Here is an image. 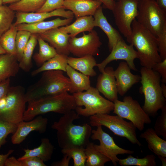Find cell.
<instances>
[{
  "instance_id": "obj_1",
  "label": "cell",
  "mask_w": 166,
  "mask_h": 166,
  "mask_svg": "<svg viewBox=\"0 0 166 166\" xmlns=\"http://www.w3.org/2000/svg\"><path fill=\"white\" fill-rule=\"evenodd\" d=\"M75 110L64 114L58 121L51 126L57 131L59 147L64 148L73 147L85 148L89 142L92 129L91 126L85 123L81 126L75 125L73 122L80 118Z\"/></svg>"
},
{
  "instance_id": "obj_2",
  "label": "cell",
  "mask_w": 166,
  "mask_h": 166,
  "mask_svg": "<svg viewBox=\"0 0 166 166\" xmlns=\"http://www.w3.org/2000/svg\"><path fill=\"white\" fill-rule=\"evenodd\" d=\"M126 39L136 49L142 67L152 69L162 61L158 51L157 38L136 19L132 23V32Z\"/></svg>"
},
{
  "instance_id": "obj_3",
  "label": "cell",
  "mask_w": 166,
  "mask_h": 166,
  "mask_svg": "<svg viewBox=\"0 0 166 166\" xmlns=\"http://www.w3.org/2000/svg\"><path fill=\"white\" fill-rule=\"evenodd\" d=\"M63 72L59 70L43 72L39 80L30 86L25 93L26 102L69 92L70 81L64 75Z\"/></svg>"
},
{
  "instance_id": "obj_4",
  "label": "cell",
  "mask_w": 166,
  "mask_h": 166,
  "mask_svg": "<svg viewBox=\"0 0 166 166\" xmlns=\"http://www.w3.org/2000/svg\"><path fill=\"white\" fill-rule=\"evenodd\" d=\"M140 72L142 85L139 92L144 97L142 107L149 116L155 117L158 110L166 105V98L161 91V76L152 69L145 67H141Z\"/></svg>"
},
{
  "instance_id": "obj_5",
  "label": "cell",
  "mask_w": 166,
  "mask_h": 166,
  "mask_svg": "<svg viewBox=\"0 0 166 166\" xmlns=\"http://www.w3.org/2000/svg\"><path fill=\"white\" fill-rule=\"evenodd\" d=\"M28 103L24 114L23 120L25 121H30L37 116L50 112L64 114L75 110L77 107L73 96L68 92Z\"/></svg>"
},
{
  "instance_id": "obj_6",
  "label": "cell",
  "mask_w": 166,
  "mask_h": 166,
  "mask_svg": "<svg viewBox=\"0 0 166 166\" xmlns=\"http://www.w3.org/2000/svg\"><path fill=\"white\" fill-rule=\"evenodd\" d=\"M79 115L90 117L99 114H109L114 109V103L100 94L96 88L91 86L85 92L73 93Z\"/></svg>"
},
{
  "instance_id": "obj_7",
  "label": "cell",
  "mask_w": 166,
  "mask_h": 166,
  "mask_svg": "<svg viewBox=\"0 0 166 166\" xmlns=\"http://www.w3.org/2000/svg\"><path fill=\"white\" fill-rule=\"evenodd\" d=\"M137 22L157 37L166 27V13L156 0H138Z\"/></svg>"
},
{
  "instance_id": "obj_8",
  "label": "cell",
  "mask_w": 166,
  "mask_h": 166,
  "mask_svg": "<svg viewBox=\"0 0 166 166\" xmlns=\"http://www.w3.org/2000/svg\"><path fill=\"white\" fill-rule=\"evenodd\" d=\"M91 126H103L115 135L126 138L131 143L139 146L142 144L137 137L136 128L131 122H128L120 116L103 113L90 117Z\"/></svg>"
},
{
  "instance_id": "obj_9",
  "label": "cell",
  "mask_w": 166,
  "mask_h": 166,
  "mask_svg": "<svg viewBox=\"0 0 166 166\" xmlns=\"http://www.w3.org/2000/svg\"><path fill=\"white\" fill-rule=\"evenodd\" d=\"M113 103V113L130 121L139 131L143 130L145 124L151 123L150 116L131 96H125L123 101L117 99Z\"/></svg>"
},
{
  "instance_id": "obj_10",
  "label": "cell",
  "mask_w": 166,
  "mask_h": 166,
  "mask_svg": "<svg viewBox=\"0 0 166 166\" xmlns=\"http://www.w3.org/2000/svg\"><path fill=\"white\" fill-rule=\"evenodd\" d=\"M24 88L21 86L10 87L6 95V107L0 118L17 124L23 121L27 103Z\"/></svg>"
},
{
  "instance_id": "obj_11",
  "label": "cell",
  "mask_w": 166,
  "mask_h": 166,
  "mask_svg": "<svg viewBox=\"0 0 166 166\" xmlns=\"http://www.w3.org/2000/svg\"><path fill=\"white\" fill-rule=\"evenodd\" d=\"M112 11L120 32L128 38L132 32V24L138 14V0H117Z\"/></svg>"
},
{
  "instance_id": "obj_12",
  "label": "cell",
  "mask_w": 166,
  "mask_h": 166,
  "mask_svg": "<svg viewBox=\"0 0 166 166\" xmlns=\"http://www.w3.org/2000/svg\"><path fill=\"white\" fill-rule=\"evenodd\" d=\"M97 127L96 130H92L90 137L93 140H98L100 144H94V147L96 149L109 158L113 165H117L119 160L117 155L131 154L134 152L133 150L124 149L116 144L113 137L103 130L101 126Z\"/></svg>"
},
{
  "instance_id": "obj_13",
  "label": "cell",
  "mask_w": 166,
  "mask_h": 166,
  "mask_svg": "<svg viewBox=\"0 0 166 166\" xmlns=\"http://www.w3.org/2000/svg\"><path fill=\"white\" fill-rule=\"evenodd\" d=\"M102 45L97 32L93 30L86 34L83 32L82 36L70 38L69 50L74 56L81 57L88 55H97Z\"/></svg>"
},
{
  "instance_id": "obj_14",
  "label": "cell",
  "mask_w": 166,
  "mask_h": 166,
  "mask_svg": "<svg viewBox=\"0 0 166 166\" xmlns=\"http://www.w3.org/2000/svg\"><path fill=\"white\" fill-rule=\"evenodd\" d=\"M136 58H138V54L133 46L131 44L128 45L123 39L117 42L110 54L101 62L97 63L96 66L101 73L110 62L121 60L125 61L131 69L136 71L134 63V60Z\"/></svg>"
},
{
  "instance_id": "obj_15",
  "label": "cell",
  "mask_w": 166,
  "mask_h": 166,
  "mask_svg": "<svg viewBox=\"0 0 166 166\" xmlns=\"http://www.w3.org/2000/svg\"><path fill=\"white\" fill-rule=\"evenodd\" d=\"M48 123L47 118L40 115L30 121H22L17 124V129L11 137L12 143L14 144L21 143L33 131H37L41 133H45Z\"/></svg>"
},
{
  "instance_id": "obj_16",
  "label": "cell",
  "mask_w": 166,
  "mask_h": 166,
  "mask_svg": "<svg viewBox=\"0 0 166 166\" xmlns=\"http://www.w3.org/2000/svg\"><path fill=\"white\" fill-rule=\"evenodd\" d=\"M127 63H120L116 69L114 70V75L118 94L124 96L134 85L140 81V76L133 74Z\"/></svg>"
},
{
  "instance_id": "obj_17",
  "label": "cell",
  "mask_w": 166,
  "mask_h": 166,
  "mask_svg": "<svg viewBox=\"0 0 166 166\" xmlns=\"http://www.w3.org/2000/svg\"><path fill=\"white\" fill-rule=\"evenodd\" d=\"M96 88L110 101L113 102L118 99V93L113 67H105L104 71L98 77Z\"/></svg>"
},
{
  "instance_id": "obj_18",
  "label": "cell",
  "mask_w": 166,
  "mask_h": 166,
  "mask_svg": "<svg viewBox=\"0 0 166 166\" xmlns=\"http://www.w3.org/2000/svg\"><path fill=\"white\" fill-rule=\"evenodd\" d=\"M74 16L72 11L69 10L66 11L64 8L49 12L24 13L17 12L15 13L16 20L13 24L16 26L22 23L30 24L37 22L54 16H60L69 18H73Z\"/></svg>"
},
{
  "instance_id": "obj_19",
  "label": "cell",
  "mask_w": 166,
  "mask_h": 166,
  "mask_svg": "<svg viewBox=\"0 0 166 166\" xmlns=\"http://www.w3.org/2000/svg\"><path fill=\"white\" fill-rule=\"evenodd\" d=\"M43 40L49 42L54 48L57 53L68 55L69 34L61 31L59 27L54 28L37 34Z\"/></svg>"
},
{
  "instance_id": "obj_20",
  "label": "cell",
  "mask_w": 166,
  "mask_h": 166,
  "mask_svg": "<svg viewBox=\"0 0 166 166\" xmlns=\"http://www.w3.org/2000/svg\"><path fill=\"white\" fill-rule=\"evenodd\" d=\"M102 3L94 0H64L63 6L72 11L76 18L87 16H93Z\"/></svg>"
},
{
  "instance_id": "obj_21",
  "label": "cell",
  "mask_w": 166,
  "mask_h": 166,
  "mask_svg": "<svg viewBox=\"0 0 166 166\" xmlns=\"http://www.w3.org/2000/svg\"><path fill=\"white\" fill-rule=\"evenodd\" d=\"M140 138L146 141L149 149L157 155L162 166L166 165V141L159 137L152 128H149L141 133Z\"/></svg>"
},
{
  "instance_id": "obj_22",
  "label": "cell",
  "mask_w": 166,
  "mask_h": 166,
  "mask_svg": "<svg viewBox=\"0 0 166 166\" xmlns=\"http://www.w3.org/2000/svg\"><path fill=\"white\" fill-rule=\"evenodd\" d=\"M95 27H100L105 34L108 39V47L111 52L117 42L123 38L119 31L108 22L103 11L102 7H100L94 15Z\"/></svg>"
},
{
  "instance_id": "obj_23",
  "label": "cell",
  "mask_w": 166,
  "mask_h": 166,
  "mask_svg": "<svg viewBox=\"0 0 166 166\" xmlns=\"http://www.w3.org/2000/svg\"><path fill=\"white\" fill-rule=\"evenodd\" d=\"M73 19V18L64 19L57 18L49 21H42L30 24L22 23L16 26L18 30H26L31 34H38L52 29L68 25L72 22Z\"/></svg>"
},
{
  "instance_id": "obj_24",
  "label": "cell",
  "mask_w": 166,
  "mask_h": 166,
  "mask_svg": "<svg viewBox=\"0 0 166 166\" xmlns=\"http://www.w3.org/2000/svg\"><path fill=\"white\" fill-rule=\"evenodd\" d=\"M95 27L94 17L92 16H87L77 18L72 24L59 28L62 32L69 34L70 38H73L81 33L89 32Z\"/></svg>"
},
{
  "instance_id": "obj_25",
  "label": "cell",
  "mask_w": 166,
  "mask_h": 166,
  "mask_svg": "<svg viewBox=\"0 0 166 166\" xmlns=\"http://www.w3.org/2000/svg\"><path fill=\"white\" fill-rule=\"evenodd\" d=\"M68 64L86 75L92 77L97 75L93 68L96 66L97 63L93 56L88 55L78 58L68 57Z\"/></svg>"
},
{
  "instance_id": "obj_26",
  "label": "cell",
  "mask_w": 166,
  "mask_h": 166,
  "mask_svg": "<svg viewBox=\"0 0 166 166\" xmlns=\"http://www.w3.org/2000/svg\"><path fill=\"white\" fill-rule=\"evenodd\" d=\"M18 61L16 56L0 54V82L17 75L20 69Z\"/></svg>"
},
{
  "instance_id": "obj_27",
  "label": "cell",
  "mask_w": 166,
  "mask_h": 166,
  "mask_svg": "<svg viewBox=\"0 0 166 166\" xmlns=\"http://www.w3.org/2000/svg\"><path fill=\"white\" fill-rule=\"evenodd\" d=\"M66 72L71 82L70 93L83 92L91 87L89 76L78 72L68 65Z\"/></svg>"
},
{
  "instance_id": "obj_28",
  "label": "cell",
  "mask_w": 166,
  "mask_h": 166,
  "mask_svg": "<svg viewBox=\"0 0 166 166\" xmlns=\"http://www.w3.org/2000/svg\"><path fill=\"white\" fill-rule=\"evenodd\" d=\"M54 150V147L49 140L46 138H42L38 147L32 149H24L25 154L18 159L20 161L29 157L36 156L44 162L47 161L51 159Z\"/></svg>"
},
{
  "instance_id": "obj_29",
  "label": "cell",
  "mask_w": 166,
  "mask_h": 166,
  "mask_svg": "<svg viewBox=\"0 0 166 166\" xmlns=\"http://www.w3.org/2000/svg\"><path fill=\"white\" fill-rule=\"evenodd\" d=\"M68 55L57 53L38 68L33 71L31 75L36 76L42 72L50 70H59L66 72L68 65Z\"/></svg>"
},
{
  "instance_id": "obj_30",
  "label": "cell",
  "mask_w": 166,
  "mask_h": 166,
  "mask_svg": "<svg viewBox=\"0 0 166 166\" xmlns=\"http://www.w3.org/2000/svg\"><path fill=\"white\" fill-rule=\"evenodd\" d=\"M37 34H31L19 62L20 68L26 72H29L32 67V57L38 40Z\"/></svg>"
},
{
  "instance_id": "obj_31",
  "label": "cell",
  "mask_w": 166,
  "mask_h": 166,
  "mask_svg": "<svg viewBox=\"0 0 166 166\" xmlns=\"http://www.w3.org/2000/svg\"><path fill=\"white\" fill-rule=\"evenodd\" d=\"M94 143L90 141L85 148L86 166H104L110 159L95 149Z\"/></svg>"
},
{
  "instance_id": "obj_32",
  "label": "cell",
  "mask_w": 166,
  "mask_h": 166,
  "mask_svg": "<svg viewBox=\"0 0 166 166\" xmlns=\"http://www.w3.org/2000/svg\"><path fill=\"white\" fill-rule=\"evenodd\" d=\"M37 35L39 50L38 53L34 56L33 58L36 64L39 67L57 53L54 48L49 45L38 34Z\"/></svg>"
},
{
  "instance_id": "obj_33",
  "label": "cell",
  "mask_w": 166,
  "mask_h": 166,
  "mask_svg": "<svg viewBox=\"0 0 166 166\" xmlns=\"http://www.w3.org/2000/svg\"><path fill=\"white\" fill-rule=\"evenodd\" d=\"M18 31L16 26L13 24L0 38V44L6 53L16 56L15 40Z\"/></svg>"
},
{
  "instance_id": "obj_34",
  "label": "cell",
  "mask_w": 166,
  "mask_h": 166,
  "mask_svg": "<svg viewBox=\"0 0 166 166\" xmlns=\"http://www.w3.org/2000/svg\"><path fill=\"white\" fill-rule=\"evenodd\" d=\"M47 0H20L10 4L12 10L24 13L36 12L44 5Z\"/></svg>"
},
{
  "instance_id": "obj_35",
  "label": "cell",
  "mask_w": 166,
  "mask_h": 166,
  "mask_svg": "<svg viewBox=\"0 0 166 166\" xmlns=\"http://www.w3.org/2000/svg\"><path fill=\"white\" fill-rule=\"evenodd\" d=\"M156 157L153 154H148L143 158H136L130 154L127 158L119 159L118 164L122 166H156Z\"/></svg>"
},
{
  "instance_id": "obj_36",
  "label": "cell",
  "mask_w": 166,
  "mask_h": 166,
  "mask_svg": "<svg viewBox=\"0 0 166 166\" xmlns=\"http://www.w3.org/2000/svg\"><path fill=\"white\" fill-rule=\"evenodd\" d=\"M15 17L14 11L9 6H0V38L11 26Z\"/></svg>"
},
{
  "instance_id": "obj_37",
  "label": "cell",
  "mask_w": 166,
  "mask_h": 166,
  "mask_svg": "<svg viewBox=\"0 0 166 166\" xmlns=\"http://www.w3.org/2000/svg\"><path fill=\"white\" fill-rule=\"evenodd\" d=\"M61 151L63 155H66L73 159L74 166H85L86 156L85 148L73 147L62 148Z\"/></svg>"
},
{
  "instance_id": "obj_38",
  "label": "cell",
  "mask_w": 166,
  "mask_h": 166,
  "mask_svg": "<svg viewBox=\"0 0 166 166\" xmlns=\"http://www.w3.org/2000/svg\"><path fill=\"white\" fill-rule=\"evenodd\" d=\"M31 34L30 32L26 30H19L17 32L15 45L17 51V57L19 62L21 59L23 50Z\"/></svg>"
},
{
  "instance_id": "obj_39",
  "label": "cell",
  "mask_w": 166,
  "mask_h": 166,
  "mask_svg": "<svg viewBox=\"0 0 166 166\" xmlns=\"http://www.w3.org/2000/svg\"><path fill=\"white\" fill-rule=\"evenodd\" d=\"M18 125L0 118V150L6 142V139L10 134H13L16 131Z\"/></svg>"
},
{
  "instance_id": "obj_40",
  "label": "cell",
  "mask_w": 166,
  "mask_h": 166,
  "mask_svg": "<svg viewBox=\"0 0 166 166\" xmlns=\"http://www.w3.org/2000/svg\"><path fill=\"white\" fill-rule=\"evenodd\" d=\"M161 110V114L156 119L154 129L158 136H163L166 140V105Z\"/></svg>"
},
{
  "instance_id": "obj_41",
  "label": "cell",
  "mask_w": 166,
  "mask_h": 166,
  "mask_svg": "<svg viewBox=\"0 0 166 166\" xmlns=\"http://www.w3.org/2000/svg\"><path fill=\"white\" fill-rule=\"evenodd\" d=\"M64 0H47L44 5L37 12H49L59 8H64Z\"/></svg>"
},
{
  "instance_id": "obj_42",
  "label": "cell",
  "mask_w": 166,
  "mask_h": 166,
  "mask_svg": "<svg viewBox=\"0 0 166 166\" xmlns=\"http://www.w3.org/2000/svg\"><path fill=\"white\" fill-rule=\"evenodd\" d=\"M157 38L158 51L163 60L166 58V27Z\"/></svg>"
},
{
  "instance_id": "obj_43",
  "label": "cell",
  "mask_w": 166,
  "mask_h": 166,
  "mask_svg": "<svg viewBox=\"0 0 166 166\" xmlns=\"http://www.w3.org/2000/svg\"><path fill=\"white\" fill-rule=\"evenodd\" d=\"M152 69L160 75L162 82L166 83V58L156 64Z\"/></svg>"
},
{
  "instance_id": "obj_44",
  "label": "cell",
  "mask_w": 166,
  "mask_h": 166,
  "mask_svg": "<svg viewBox=\"0 0 166 166\" xmlns=\"http://www.w3.org/2000/svg\"><path fill=\"white\" fill-rule=\"evenodd\" d=\"M23 166H46L44 161L36 156L29 157L20 160Z\"/></svg>"
},
{
  "instance_id": "obj_45",
  "label": "cell",
  "mask_w": 166,
  "mask_h": 166,
  "mask_svg": "<svg viewBox=\"0 0 166 166\" xmlns=\"http://www.w3.org/2000/svg\"><path fill=\"white\" fill-rule=\"evenodd\" d=\"M10 87V78L0 82V99L7 95Z\"/></svg>"
},
{
  "instance_id": "obj_46",
  "label": "cell",
  "mask_w": 166,
  "mask_h": 166,
  "mask_svg": "<svg viewBox=\"0 0 166 166\" xmlns=\"http://www.w3.org/2000/svg\"><path fill=\"white\" fill-rule=\"evenodd\" d=\"M4 166H23L21 161L16 159L14 156L8 157L5 164Z\"/></svg>"
},
{
  "instance_id": "obj_47",
  "label": "cell",
  "mask_w": 166,
  "mask_h": 166,
  "mask_svg": "<svg viewBox=\"0 0 166 166\" xmlns=\"http://www.w3.org/2000/svg\"><path fill=\"white\" fill-rule=\"evenodd\" d=\"M62 159L59 161L53 162L51 165L53 166H68L71 158L66 155H63Z\"/></svg>"
},
{
  "instance_id": "obj_48",
  "label": "cell",
  "mask_w": 166,
  "mask_h": 166,
  "mask_svg": "<svg viewBox=\"0 0 166 166\" xmlns=\"http://www.w3.org/2000/svg\"><path fill=\"white\" fill-rule=\"evenodd\" d=\"M99 1L103 4L105 8L112 10L115 1L113 0H94Z\"/></svg>"
},
{
  "instance_id": "obj_49",
  "label": "cell",
  "mask_w": 166,
  "mask_h": 166,
  "mask_svg": "<svg viewBox=\"0 0 166 166\" xmlns=\"http://www.w3.org/2000/svg\"><path fill=\"white\" fill-rule=\"evenodd\" d=\"M14 150H9L7 153L5 154H0V166H4L5 162L9 156L13 153Z\"/></svg>"
},
{
  "instance_id": "obj_50",
  "label": "cell",
  "mask_w": 166,
  "mask_h": 166,
  "mask_svg": "<svg viewBox=\"0 0 166 166\" xmlns=\"http://www.w3.org/2000/svg\"><path fill=\"white\" fill-rule=\"evenodd\" d=\"M6 102V95L0 99V115L4 112Z\"/></svg>"
},
{
  "instance_id": "obj_51",
  "label": "cell",
  "mask_w": 166,
  "mask_h": 166,
  "mask_svg": "<svg viewBox=\"0 0 166 166\" xmlns=\"http://www.w3.org/2000/svg\"><path fill=\"white\" fill-rule=\"evenodd\" d=\"M156 1L159 8L166 13V0H156Z\"/></svg>"
},
{
  "instance_id": "obj_52",
  "label": "cell",
  "mask_w": 166,
  "mask_h": 166,
  "mask_svg": "<svg viewBox=\"0 0 166 166\" xmlns=\"http://www.w3.org/2000/svg\"><path fill=\"white\" fill-rule=\"evenodd\" d=\"M162 93L164 97L166 98V83H162L161 84Z\"/></svg>"
},
{
  "instance_id": "obj_53",
  "label": "cell",
  "mask_w": 166,
  "mask_h": 166,
  "mask_svg": "<svg viewBox=\"0 0 166 166\" xmlns=\"http://www.w3.org/2000/svg\"><path fill=\"white\" fill-rule=\"evenodd\" d=\"M20 0H2L3 4H6L7 3H13L18 2Z\"/></svg>"
},
{
  "instance_id": "obj_54",
  "label": "cell",
  "mask_w": 166,
  "mask_h": 166,
  "mask_svg": "<svg viewBox=\"0 0 166 166\" xmlns=\"http://www.w3.org/2000/svg\"><path fill=\"white\" fill-rule=\"evenodd\" d=\"M6 53L4 50L2 48L0 44V54Z\"/></svg>"
},
{
  "instance_id": "obj_55",
  "label": "cell",
  "mask_w": 166,
  "mask_h": 166,
  "mask_svg": "<svg viewBox=\"0 0 166 166\" xmlns=\"http://www.w3.org/2000/svg\"><path fill=\"white\" fill-rule=\"evenodd\" d=\"M2 4H3L2 0H0V6L2 5Z\"/></svg>"
},
{
  "instance_id": "obj_56",
  "label": "cell",
  "mask_w": 166,
  "mask_h": 166,
  "mask_svg": "<svg viewBox=\"0 0 166 166\" xmlns=\"http://www.w3.org/2000/svg\"><path fill=\"white\" fill-rule=\"evenodd\" d=\"M113 0L116 1V0Z\"/></svg>"
}]
</instances>
